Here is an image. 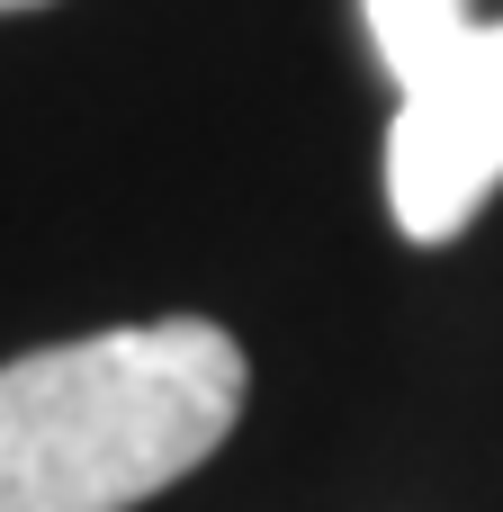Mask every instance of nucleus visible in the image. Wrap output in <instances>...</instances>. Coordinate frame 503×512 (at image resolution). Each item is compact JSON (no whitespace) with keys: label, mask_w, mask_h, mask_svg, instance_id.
<instances>
[{"label":"nucleus","mask_w":503,"mask_h":512,"mask_svg":"<svg viewBox=\"0 0 503 512\" xmlns=\"http://www.w3.org/2000/svg\"><path fill=\"white\" fill-rule=\"evenodd\" d=\"M243 414V342L171 315L0 369V512H126L180 486Z\"/></svg>","instance_id":"obj_1"},{"label":"nucleus","mask_w":503,"mask_h":512,"mask_svg":"<svg viewBox=\"0 0 503 512\" xmlns=\"http://www.w3.org/2000/svg\"><path fill=\"white\" fill-rule=\"evenodd\" d=\"M503 180V27H468L432 72L396 90L387 126V207L405 243H450Z\"/></svg>","instance_id":"obj_2"},{"label":"nucleus","mask_w":503,"mask_h":512,"mask_svg":"<svg viewBox=\"0 0 503 512\" xmlns=\"http://www.w3.org/2000/svg\"><path fill=\"white\" fill-rule=\"evenodd\" d=\"M369 9V45H378V63L396 72V90L414 81V72H432L477 18H468V0H360Z\"/></svg>","instance_id":"obj_3"},{"label":"nucleus","mask_w":503,"mask_h":512,"mask_svg":"<svg viewBox=\"0 0 503 512\" xmlns=\"http://www.w3.org/2000/svg\"><path fill=\"white\" fill-rule=\"evenodd\" d=\"M0 9H36V0H0Z\"/></svg>","instance_id":"obj_4"}]
</instances>
